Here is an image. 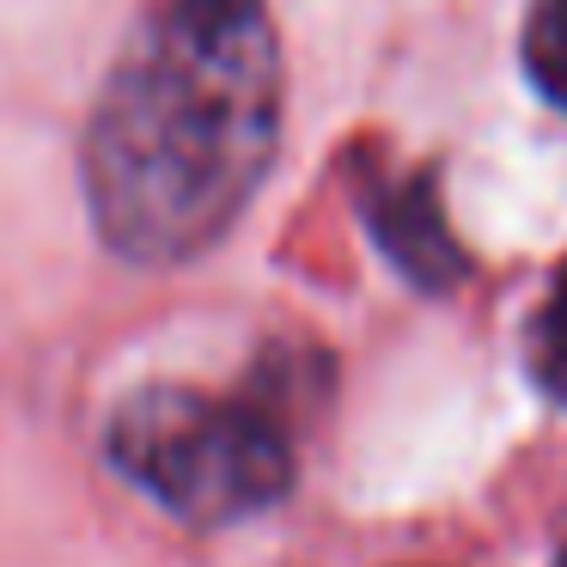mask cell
Wrapping results in <instances>:
<instances>
[{"mask_svg":"<svg viewBox=\"0 0 567 567\" xmlns=\"http://www.w3.org/2000/svg\"><path fill=\"white\" fill-rule=\"evenodd\" d=\"M354 202H360V220L372 226V238H379V250L415 287L440 293V287L464 281L470 262H464V245L452 238V226H445L433 172L396 165L391 153H379V159L354 153Z\"/></svg>","mask_w":567,"mask_h":567,"instance_id":"3","label":"cell"},{"mask_svg":"<svg viewBox=\"0 0 567 567\" xmlns=\"http://www.w3.org/2000/svg\"><path fill=\"white\" fill-rule=\"evenodd\" d=\"M104 452L141 494L189 525H233L293 488V440L281 409L257 396L153 384L116 403Z\"/></svg>","mask_w":567,"mask_h":567,"instance_id":"2","label":"cell"},{"mask_svg":"<svg viewBox=\"0 0 567 567\" xmlns=\"http://www.w3.org/2000/svg\"><path fill=\"white\" fill-rule=\"evenodd\" d=\"M525 360H530V379L543 384V396H555L567 409V262L555 269L549 293H543L537 318H530Z\"/></svg>","mask_w":567,"mask_h":567,"instance_id":"4","label":"cell"},{"mask_svg":"<svg viewBox=\"0 0 567 567\" xmlns=\"http://www.w3.org/2000/svg\"><path fill=\"white\" fill-rule=\"evenodd\" d=\"M525 74L549 104L567 111V0H530L525 13Z\"/></svg>","mask_w":567,"mask_h":567,"instance_id":"5","label":"cell"},{"mask_svg":"<svg viewBox=\"0 0 567 567\" xmlns=\"http://www.w3.org/2000/svg\"><path fill=\"white\" fill-rule=\"evenodd\" d=\"M561 567H567V549H561Z\"/></svg>","mask_w":567,"mask_h":567,"instance_id":"6","label":"cell"},{"mask_svg":"<svg viewBox=\"0 0 567 567\" xmlns=\"http://www.w3.org/2000/svg\"><path fill=\"white\" fill-rule=\"evenodd\" d=\"M281 141L262 0H153L86 123V208L123 262H189L250 208Z\"/></svg>","mask_w":567,"mask_h":567,"instance_id":"1","label":"cell"}]
</instances>
